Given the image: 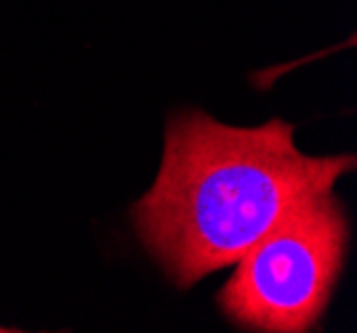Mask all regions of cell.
<instances>
[{"mask_svg": "<svg viewBox=\"0 0 357 333\" xmlns=\"http://www.w3.org/2000/svg\"><path fill=\"white\" fill-rule=\"evenodd\" d=\"M347 240L349 224L331 189L304 197L235 261L219 293L222 312L245 331L314 328L344 270Z\"/></svg>", "mask_w": 357, "mask_h": 333, "instance_id": "obj_2", "label": "cell"}, {"mask_svg": "<svg viewBox=\"0 0 357 333\" xmlns=\"http://www.w3.org/2000/svg\"><path fill=\"white\" fill-rule=\"evenodd\" d=\"M352 155H304L294 125L232 128L200 109L168 118L163 166L131 208L149 256L178 288L235 264L304 197L328 192Z\"/></svg>", "mask_w": 357, "mask_h": 333, "instance_id": "obj_1", "label": "cell"}]
</instances>
